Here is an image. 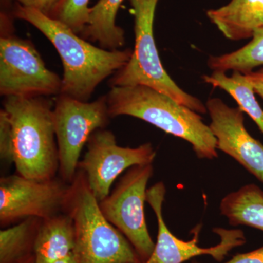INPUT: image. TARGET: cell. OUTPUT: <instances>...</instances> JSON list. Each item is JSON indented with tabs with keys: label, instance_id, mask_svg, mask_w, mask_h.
<instances>
[{
	"label": "cell",
	"instance_id": "3",
	"mask_svg": "<svg viewBox=\"0 0 263 263\" xmlns=\"http://www.w3.org/2000/svg\"><path fill=\"white\" fill-rule=\"evenodd\" d=\"M53 108L45 97H7L3 101L12 126L13 163L24 177L51 180L58 167Z\"/></svg>",
	"mask_w": 263,
	"mask_h": 263
},
{
	"label": "cell",
	"instance_id": "21",
	"mask_svg": "<svg viewBox=\"0 0 263 263\" xmlns=\"http://www.w3.org/2000/svg\"><path fill=\"white\" fill-rule=\"evenodd\" d=\"M0 156L2 160L13 163V141L12 126L5 109L0 111Z\"/></svg>",
	"mask_w": 263,
	"mask_h": 263
},
{
	"label": "cell",
	"instance_id": "7",
	"mask_svg": "<svg viewBox=\"0 0 263 263\" xmlns=\"http://www.w3.org/2000/svg\"><path fill=\"white\" fill-rule=\"evenodd\" d=\"M62 79L48 70L34 45L10 33L0 38V94L37 98L59 95Z\"/></svg>",
	"mask_w": 263,
	"mask_h": 263
},
{
	"label": "cell",
	"instance_id": "18",
	"mask_svg": "<svg viewBox=\"0 0 263 263\" xmlns=\"http://www.w3.org/2000/svg\"><path fill=\"white\" fill-rule=\"evenodd\" d=\"M261 65H263V29L255 31L252 41L240 49L219 57H210L208 60V66L213 72L233 70L246 74Z\"/></svg>",
	"mask_w": 263,
	"mask_h": 263
},
{
	"label": "cell",
	"instance_id": "16",
	"mask_svg": "<svg viewBox=\"0 0 263 263\" xmlns=\"http://www.w3.org/2000/svg\"><path fill=\"white\" fill-rule=\"evenodd\" d=\"M219 208L231 226H247L263 231V191L256 185H246L228 194Z\"/></svg>",
	"mask_w": 263,
	"mask_h": 263
},
{
	"label": "cell",
	"instance_id": "14",
	"mask_svg": "<svg viewBox=\"0 0 263 263\" xmlns=\"http://www.w3.org/2000/svg\"><path fill=\"white\" fill-rule=\"evenodd\" d=\"M74 246L73 222L69 214L44 219L34 238V263H53L65 258L72 254Z\"/></svg>",
	"mask_w": 263,
	"mask_h": 263
},
{
	"label": "cell",
	"instance_id": "6",
	"mask_svg": "<svg viewBox=\"0 0 263 263\" xmlns=\"http://www.w3.org/2000/svg\"><path fill=\"white\" fill-rule=\"evenodd\" d=\"M109 118L106 95L93 102L58 95L53 108V127L64 179H73L81 151L95 131L106 127Z\"/></svg>",
	"mask_w": 263,
	"mask_h": 263
},
{
	"label": "cell",
	"instance_id": "20",
	"mask_svg": "<svg viewBox=\"0 0 263 263\" xmlns=\"http://www.w3.org/2000/svg\"><path fill=\"white\" fill-rule=\"evenodd\" d=\"M89 0H60L49 17L80 34L89 22Z\"/></svg>",
	"mask_w": 263,
	"mask_h": 263
},
{
	"label": "cell",
	"instance_id": "26",
	"mask_svg": "<svg viewBox=\"0 0 263 263\" xmlns=\"http://www.w3.org/2000/svg\"><path fill=\"white\" fill-rule=\"evenodd\" d=\"M21 263H34V255L31 256L29 258L26 259L23 262Z\"/></svg>",
	"mask_w": 263,
	"mask_h": 263
},
{
	"label": "cell",
	"instance_id": "22",
	"mask_svg": "<svg viewBox=\"0 0 263 263\" xmlns=\"http://www.w3.org/2000/svg\"><path fill=\"white\" fill-rule=\"evenodd\" d=\"M3 4H8L9 2L15 1L22 6L32 8L41 12L43 14L49 16L55 7L60 0H2Z\"/></svg>",
	"mask_w": 263,
	"mask_h": 263
},
{
	"label": "cell",
	"instance_id": "4",
	"mask_svg": "<svg viewBox=\"0 0 263 263\" xmlns=\"http://www.w3.org/2000/svg\"><path fill=\"white\" fill-rule=\"evenodd\" d=\"M65 204L73 222L76 263H142L130 242L104 216L86 179L78 178Z\"/></svg>",
	"mask_w": 263,
	"mask_h": 263
},
{
	"label": "cell",
	"instance_id": "23",
	"mask_svg": "<svg viewBox=\"0 0 263 263\" xmlns=\"http://www.w3.org/2000/svg\"><path fill=\"white\" fill-rule=\"evenodd\" d=\"M192 263L200 262L193 261ZM224 263H263V247L247 253L236 254Z\"/></svg>",
	"mask_w": 263,
	"mask_h": 263
},
{
	"label": "cell",
	"instance_id": "8",
	"mask_svg": "<svg viewBox=\"0 0 263 263\" xmlns=\"http://www.w3.org/2000/svg\"><path fill=\"white\" fill-rule=\"evenodd\" d=\"M152 175V164L131 167L113 193L100 202L104 216L130 242L142 263L149 258L155 247L147 228L144 210L147 183Z\"/></svg>",
	"mask_w": 263,
	"mask_h": 263
},
{
	"label": "cell",
	"instance_id": "5",
	"mask_svg": "<svg viewBox=\"0 0 263 263\" xmlns=\"http://www.w3.org/2000/svg\"><path fill=\"white\" fill-rule=\"evenodd\" d=\"M159 0H129L135 16L136 43L130 60L109 81L116 86H146L167 95L197 113L205 114V105L183 91L164 70L159 56L153 26Z\"/></svg>",
	"mask_w": 263,
	"mask_h": 263
},
{
	"label": "cell",
	"instance_id": "2",
	"mask_svg": "<svg viewBox=\"0 0 263 263\" xmlns=\"http://www.w3.org/2000/svg\"><path fill=\"white\" fill-rule=\"evenodd\" d=\"M110 117L138 118L193 146L200 159L218 157L217 142L202 117L167 95L146 86H116L106 95Z\"/></svg>",
	"mask_w": 263,
	"mask_h": 263
},
{
	"label": "cell",
	"instance_id": "19",
	"mask_svg": "<svg viewBox=\"0 0 263 263\" xmlns=\"http://www.w3.org/2000/svg\"><path fill=\"white\" fill-rule=\"evenodd\" d=\"M30 219L0 231V263H21L31 257L35 235Z\"/></svg>",
	"mask_w": 263,
	"mask_h": 263
},
{
	"label": "cell",
	"instance_id": "25",
	"mask_svg": "<svg viewBox=\"0 0 263 263\" xmlns=\"http://www.w3.org/2000/svg\"><path fill=\"white\" fill-rule=\"evenodd\" d=\"M53 263H76V262L75 258H74L73 254H71L70 255L68 256V257L60 259V260L56 261V262Z\"/></svg>",
	"mask_w": 263,
	"mask_h": 263
},
{
	"label": "cell",
	"instance_id": "10",
	"mask_svg": "<svg viewBox=\"0 0 263 263\" xmlns=\"http://www.w3.org/2000/svg\"><path fill=\"white\" fill-rule=\"evenodd\" d=\"M165 193V186L162 181L146 191V202L153 209L158 223V235L153 253L144 263H183L200 255H210L218 262H221L232 249L245 245L247 241L242 230L216 228L213 231L220 238L219 243L210 248H201L198 246L201 226L194 229L192 240L185 241L176 238L166 226L162 215Z\"/></svg>",
	"mask_w": 263,
	"mask_h": 263
},
{
	"label": "cell",
	"instance_id": "15",
	"mask_svg": "<svg viewBox=\"0 0 263 263\" xmlns=\"http://www.w3.org/2000/svg\"><path fill=\"white\" fill-rule=\"evenodd\" d=\"M124 0H99L90 8L87 25L79 35L98 43L100 47L118 50L125 43L124 29L116 24L117 12Z\"/></svg>",
	"mask_w": 263,
	"mask_h": 263
},
{
	"label": "cell",
	"instance_id": "11",
	"mask_svg": "<svg viewBox=\"0 0 263 263\" xmlns=\"http://www.w3.org/2000/svg\"><path fill=\"white\" fill-rule=\"evenodd\" d=\"M68 190L53 180L38 181L12 175L0 179V220L22 217L46 219L66 203Z\"/></svg>",
	"mask_w": 263,
	"mask_h": 263
},
{
	"label": "cell",
	"instance_id": "24",
	"mask_svg": "<svg viewBox=\"0 0 263 263\" xmlns=\"http://www.w3.org/2000/svg\"><path fill=\"white\" fill-rule=\"evenodd\" d=\"M245 75L253 86L254 92L263 99V68L257 71H251Z\"/></svg>",
	"mask_w": 263,
	"mask_h": 263
},
{
	"label": "cell",
	"instance_id": "1",
	"mask_svg": "<svg viewBox=\"0 0 263 263\" xmlns=\"http://www.w3.org/2000/svg\"><path fill=\"white\" fill-rule=\"evenodd\" d=\"M12 14L32 24L49 40L61 57L64 74L60 94L88 102L100 83L130 60V49L97 47L62 22L15 3Z\"/></svg>",
	"mask_w": 263,
	"mask_h": 263
},
{
	"label": "cell",
	"instance_id": "12",
	"mask_svg": "<svg viewBox=\"0 0 263 263\" xmlns=\"http://www.w3.org/2000/svg\"><path fill=\"white\" fill-rule=\"evenodd\" d=\"M205 106L217 149L233 157L263 183V144L246 129L243 112L230 108L219 98L209 99Z\"/></svg>",
	"mask_w": 263,
	"mask_h": 263
},
{
	"label": "cell",
	"instance_id": "13",
	"mask_svg": "<svg viewBox=\"0 0 263 263\" xmlns=\"http://www.w3.org/2000/svg\"><path fill=\"white\" fill-rule=\"evenodd\" d=\"M208 18L224 37L240 41L263 29V0H231L228 5L207 11Z\"/></svg>",
	"mask_w": 263,
	"mask_h": 263
},
{
	"label": "cell",
	"instance_id": "9",
	"mask_svg": "<svg viewBox=\"0 0 263 263\" xmlns=\"http://www.w3.org/2000/svg\"><path fill=\"white\" fill-rule=\"evenodd\" d=\"M156 152L150 143L136 148L122 147L112 132L100 129L91 135L87 151L79 167L86 174V182L99 202L110 195L116 179L128 168L152 164Z\"/></svg>",
	"mask_w": 263,
	"mask_h": 263
},
{
	"label": "cell",
	"instance_id": "17",
	"mask_svg": "<svg viewBox=\"0 0 263 263\" xmlns=\"http://www.w3.org/2000/svg\"><path fill=\"white\" fill-rule=\"evenodd\" d=\"M202 79L213 87L224 90L231 95L238 104V108L253 119L263 134V110L254 96L253 86L245 74L233 71V75L227 76L226 72H213L212 75L202 76Z\"/></svg>",
	"mask_w": 263,
	"mask_h": 263
}]
</instances>
